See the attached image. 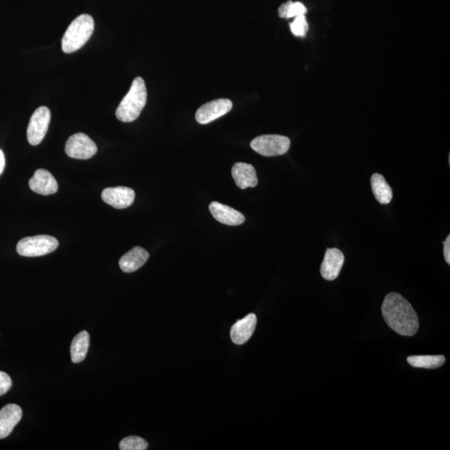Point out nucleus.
<instances>
[{
	"label": "nucleus",
	"instance_id": "f257e3e1",
	"mask_svg": "<svg viewBox=\"0 0 450 450\" xmlns=\"http://www.w3.org/2000/svg\"><path fill=\"white\" fill-rule=\"evenodd\" d=\"M384 321L396 332L403 336H413L419 327V318L412 305L403 296L391 292L384 298L382 304Z\"/></svg>",
	"mask_w": 450,
	"mask_h": 450
},
{
	"label": "nucleus",
	"instance_id": "f03ea898",
	"mask_svg": "<svg viewBox=\"0 0 450 450\" xmlns=\"http://www.w3.org/2000/svg\"><path fill=\"white\" fill-rule=\"evenodd\" d=\"M147 103L146 82L141 77L135 78L129 93L116 109V117L120 121L130 123L136 120Z\"/></svg>",
	"mask_w": 450,
	"mask_h": 450
},
{
	"label": "nucleus",
	"instance_id": "7ed1b4c3",
	"mask_svg": "<svg viewBox=\"0 0 450 450\" xmlns=\"http://www.w3.org/2000/svg\"><path fill=\"white\" fill-rule=\"evenodd\" d=\"M94 29V21L89 15L78 16L62 38V50L65 54H72L81 49L89 41Z\"/></svg>",
	"mask_w": 450,
	"mask_h": 450
},
{
	"label": "nucleus",
	"instance_id": "20e7f679",
	"mask_svg": "<svg viewBox=\"0 0 450 450\" xmlns=\"http://www.w3.org/2000/svg\"><path fill=\"white\" fill-rule=\"evenodd\" d=\"M59 247L57 239L50 235H37L20 240L17 252L24 257H39L53 253Z\"/></svg>",
	"mask_w": 450,
	"mask_h": 450
},
{
	"label": "nucleus",
	"instance_id": "39448f33",
	"mask_svg": "<svg viewBox=\"0 0 450 450\" xmlns=\"http://www.w3.org/2000/svg\"><path fill=\"white\" fill-rule=\"evenodd\" d=\"M251 146L258 154L266 157L279 156L290 150V139L282 135H261L253 139Z\"/></svg>",
	"mask_w": 450,
	"mask_h": 450
},
{
	"label": "nucleus",
	"instance_id": "423d86ee",
	"mask_svg": "<svg viewBox=\"0 0 450 450\" xmlns=\"http://www.w3.org/2000/svg\"><path fill=\"white\" fill-rule=\"evenodd\" d=\"M51 120L49 108L41 106L34 112L27 129L28 141L31 146H38L45 137Z\"/></svg>",
	"mask_w": 450,
	"mask_h": 450
},
{
	"label": "nucleus",
	"instance_id": "0eeeda50",
	"mask_svg": "<svg viewBox=\"0 0 450 450\" xmlns=\"http://www.w3.org/2000/svg\"><path fill=\"white\" fill-rule=\"evenodd\" d=\"M97 146L92 139L83 133L69 137L65 144V152L69 157L76 160H89L96 155Z\"/></svg>",
	"mask_w": 450,
	"mask_h": 450
},
{
	"label": "nucleus",
	"instance_id": "6e6552de",
	"mask_svg": "<svg viewBox=\"0 0 450 450\" xmlns=\"http://www.w3.org/2000/svg\"><path fill=\"white\" fill-rule=\"evenodd\" d=\"M232 108L233 103L228 99L213 100L198 109L195 119L200 125H207L225 115Z\"/></svg>",
	"mask_w": 450,
	"mask_h": 450
},
{
	"label": "nucleus",
	"instance_id": "1a4fd4ad",
	"mask_svg": "<svg viewBox=\"0 0 450 450\" xmlns=\"http://www.w3.org/2000/svg\"><path fill=\"white\" fill-rule=\"evenodd\" d=\"M101 197L104 202L111 206L122 209L128 208L133 204L135 193L130 188L118 186L104 190Z\"/></svg>",
	"mask_w": 450,
	"mask_h": 450
},
{
	"label": "nucleus",
	"instance_id": "9d476101",
	"mask_svg": "<svg viewBox=\"0 0 450 450\" xmlns=\"http://www.w3.org/2000/svg\"><path fill=\"white\" fill-rule=\"evenodd\" d=\"M344 263V253L338 248H328L325 259L322 262L321 274L326 281L337 279Z\"/></svg>",
	"mask_w": 450,
	"mask_h": 450
},
{
	"label": "nucleus",
	"instance_id": "9b49d317",
	"mask_svg": "<svg viewBox=\"0 0 450 450\" xmlns=\"http://www.w3.org/2000/svg\"><path fill=\"white\" fill-rule=\"evenodd\" d=\"M23 416L19 405L10 404L0 410V440L6 439L18 425Z\"/></svg>",
	"mask_w": 450,
	"mask_h": 450
},
{
	"label": "nucleus",
	"instance_id": "f8f14e48",
	"mask_svg": "<svg viewBox=\"0 0 450 450\" xmlns=\"http://www.w3.org/2000/svg\"><path fill=\"white\" fill-rule=\"evenodd\" d=\"M30 189L38 195H54L59 186L55 177L45 169H38L29 182Z\"/></svg>",
	"mask_w": 450,
	"mask_h": 450
},
{
	"label": "nucleus",
	"instance_id": "ddd939ff",
	"mask_svg": "<svg viewBox=\"0 0 450 450\" xmlns=\"http://www.w3.org/2000/svg\"><path fill=\"white\" fill-rule=\"evenodd\" d=\"M209 211L217 221L225 225L237 226L242 225L246 221V217L243 213L228 206V205L218 202H212L209 204Z\"/></svg>",
	"mask_w": 450,
	"mask_h": 450
},
{
	"label": "nucleus",
	"instance_id": "4468645a",
	"mask_svg": "<svg viewBox=\"0 0 450 450\" xmlns=\"http://www.w3.org/2000/svg\"><path fill=\"white\" fill-rule=\"evenodd\" d=\"M257 325L255 314H250L243 320L236 322L231 328L230 337L235 344L241 345L252 337Z\"/></svg>",
	"mask_w": 450,
	"mask_h": 450
},
{
	"label": "nucleus",
	"instance_id": "2eb2a0df",
	"mask_svg": "<svg viewBox=\"0 0 450 450\" xmlns=\"http://www.w3.org/2000/svg\"><path fill=\"white\" fill-rule=\"evenodd\" d=\"M232 176L239 189L255 188L258 185L256 170L251 164L236 163L232 168Z\"/></svg>",
	"mask_w": 450,
	"mask_h": 450
},
{
	"label": "nucleus",
	"instance_id": "dca6fc26",
	"mask_svg": "<svg viewBox=\"0 0 450 450\" xmlns=\"http://www.w3.org/2000/svg\"><path fill=\"white\" fill-rule=\"evenodd\" d=\"M150 258L148 253L141 247H134L120 260V269L125 273H133L141 268Z\"/></svg>",
	"mask_w": 450,
	"mask_h": 450
},
{
	"label": "nucleus",
	"instance_id": "f3484780",
	"mask_svg": "<svg viewBox=\"0 0 450 450\" xmlns=\"http://www.w3.org/2000/svg\"><path fill=\"white\" fill-rule=\"evenodd\" d=\"M371 187H372L373 194L378 202L381 204H388L391 202L393 190L382 174H373L371 177Z\"/></svg>",
	"mask_w": 450,
	"mask_h": 450
},
{
	"label": "nucleus",
	"instance_id": "a211bd4d",
	"mask_svg": "<svg viewBox=\"0 0 450 450\" xmlns=\"http://www.w3.org/2000/svg\"><path fill=\"white\" fill-rule=\"evenodd\" d=\"M90 335L87 331H81L73 338L71 347V360L73 363H80L85 360L90 348Z\"/></svg>",
	"mask_w": 450,
	"mask_h": 450
},
{
	"label": "nucleus",
	"instance_id": "6ab92c4d",
	"mask_svg": "<svg viewBox=\"0 0 450 450\" xmlns=\"http://www.w3.org/2000/svg\"><path fill=\"white\" fill-rule=\"evenodd\" d=\"M409 364L414 368L434 370L442 366L445 362L444 356H409Z\"/></svg>",
	"mask_w": 450,
	"mask_h": 450
},
{
	"label": "nucleus",
	"instance_id": "aec40b11",
	"mask_svg": "<svg viewBox=\"0 0 450 450\" xmlns=\"http://www.w3.org/2000/svg\"><path fill=\"white\" fill-rule=\"evenodd\" d=\"M279 15L282 19H291L295 18L297 16L305 15L308 13L307 8L304 4L301 2H293L288 0L285 3H283L279 8Z\"/></svg>",
	"mask_w": 450,
	"mask_h": 450
},
{
	"label": "nucleus",
	"instance_id": "412c9836",
	"mask_svg": "<svg viewBox=\"0 0 450 450\" xmlns=\"http://www.w3.org/2000/svg\"><path fill=\"white\" fill-rule=\"evenodd\" d=\"M148 447L146 441L139 436L126 437L120 443L121 450H146Z\"/></svg>",
	"mask_w": 450,
	"mask_h": 450
},
{
	"label": "nucleus",
	"instance_id": "4be33fe9",
	"mask_svg": "<svg viewBox=\"0 0 450 450\" xmlns=\"http://www.w3.org/2000/svg\"><path fill=\"white\" fill-rule=\"evenodd\" d=\"M291 32L297 37H305L308 33L309 24L305 15L295 17L290 24Z\"/></svg>",
	"mask_w": 450,
	"mask_h": 450
},
{
	"label": "nucleus",
	"instance_id": "5701e85b",
	"mask_svg": "<svg viewBox=\"0 0 450 450\" xmlns=\"http://www.w3.org/2000/svg\"><path fill=\"white\" fill-rule=\"evenodd\" d=\"M12 387V380L10 375L0 371V396L6 395Z\"/></svg>",
	"mask_w": 450,
	"mask_h": 450
},
{
	"label": "nucleus",
	"instance_id": "b1692460",
	"mask_svg": "<svg viewBox=\"0 0 450 450\" xmlns=\"http://www.w3.org/2000/svg\"><path fill=\"white\" fill-rule=\"evenodd\" d=\"M444 255L445 261L448 265H450V236L449 235L445 241L444 242Z\"/></svg>",
	"mask_w": 450,
	"mask_h": 450
},
{
	"label": "nucleus",
	"instance_id": "393cba45",
	"mask_svg": "<svg viewBox=\"0 0 450 450\" xmlns=\"http://www.w3.org/2000/svg\"><path fill=\"white\" fill-rule=\"evenodd\" d=\"M4 167H6V158H4L3 152L0 150V176L3 174Z\"/></svg>",
	"mask_w": 450,
	"mask_h": 450
}]
</instances>
